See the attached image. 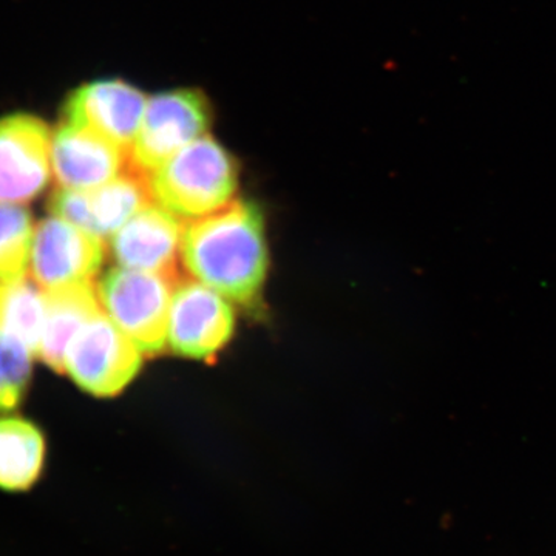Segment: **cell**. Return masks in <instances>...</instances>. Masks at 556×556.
Segmentation results:
<instances>
[{
	"label": "cell",
	"mask_w": 556,
	"mask_h": 556,
	"mask_svg": "<svg viewBox=\"0 0 556 556\" xmlns=\"http://www.w3.org/2000/svg\"><path fill=\"white\" fill-rule=\"evenodd\" d=\"M237 182L236 160L207 135L149 174L153 201L178 218L189 219L206 217L228 206Z\"/></svg>",
	"instance_id": "2"
},
{
	"label": "cell",
	"mask_w": 556,
	"mask_h": 556,
	"mask_svg": "<svg viewBox=\"0 0 556 556\" xmlns=\"http://www.w3.org/2000/svg\"><path fill=\"white\" fill-rule=\"evenodd\" d=\"M43 325L46 300L38 285L25 278L0 285V334L20 340L38 356Z\"/></svg>",
	"instance_id": "15"
},
{
	"label": "cell",
	"mask_w": 556,
	"mask_h": 556,
	"mask_svg": "<svg viewBox=\"0 0 556 556\" xmlns=\"http://www.w3.org/2000/svg\"><path fill=\"white\" fill-rule=\"evenodd\" d=\"M211 105L199 90L163 91L150 98L130 148L131 167L149 175L211 126Z\"/></svg>",
	"instance_id": "5"
},
{
	"label": "cell",
	"mask_w": 556,
	"mask_h": 556,
	"mask_svg": "<svg viewBox=\"0 0 556 556\" xmlns=\"http://www.w3.org/2000/svg\"><path fill=\"white\" fill-rule=\"evenodd\" d=\"M46 325L39 356L54 371L64 372L68 343L87 321L102 313L98 289L91 281L43 291Z\"/></svg>",
	"instance_id": "13"
},
{
	"label": "cell",
	"mask_w": 556,
	"mask_h": 556,
	"mask_svg": "<svg viewBox=\"0 0 556 556\" xmlns=\"http://www.w3.org/2000/svg\"><path fill=\"white\" fill-rule=\"evenodd\" d=\"M149 175L129 167L118 178L90 190L62 189L50 201L51 214L94 236L112 237L152 203Z\"/></svg>",
	"instance_id": "8"
},
{
	"label": "cell",
	"mask_w": 556,
	"mask_h": 556,
	"mask_svg": "<svg viewBox=\"0 0 556 556\" xmlns=\"http://www.w3.org/2000/svg\"><path fill=\"white\" fill-rule=\"evenodd\" d=\"M148 101L126 80H94L70 94L64 105L65 123L94 131L130 152Z\"/></svg>",
	"instance_id": "10"
},
{
	"label": "cell",
	"mask_w": 556,
	"mask_h": 556,
	"mask_svg": "<svg viewBox=\"0 0 556 556\" xmlns=\"http://www.w3.org/2000/svg\"><path fill=\"white\" fill-rule=\"evenodd\" d=\"M35 230L30 212L22 204L0 201V281L21 280L31 266Z\"/></svg>",
	"instance_id": "16"
},
{
	"label": "cell",
	"mask_w": 556,
	"mask_h": 556,
	"mask_svg": "<svg viewBox=\"0 0 556 556\" xmlns=\"http://www.w3.org/2000/svg\"><path fill=\"white\" fill-rule=\"evenodd\" d=\"M236 317L228 300L197 280H181L172 299L167 345L181 357H214L229 342Z\"/></svg>",
	"instance_id": "7"
},
{
	"label": "cell",
	"mask_w": 556,
	"mask_h": 556,
	"mask_svg": "<svg viewBox=\"0 0 556 556\" xmlns=\"http://www.w3.org/2000/svg\"><path fill=\"white\" fill-rule=\"evenodd\" d=\"M51 166L62 189H97L129 169L130 152L94 131L64 123L53 135Z\"/></svg>",
	"instance_id": "12"
},
{
	"label": "cell",
	"mask_w": 556,
	"mask_h": 556,
	"mask_svg": "<svg viewBox=\"0 0 556 556\" xmlns=\"http://www.w3.org/2000/svg\"><path fill=\"white\" fill-rule=\"evenodd\" d=\"M104 258V240L65 219L53 215L36 229L31 273L46 291L93 280Z\"/></svg>",
	"instance_id": "9"
},
{
	"label": "cell",
	"mask_w": 556,
	"mask_h": 556,
	"mask_svg": "<svg viewBox=\"0 0 556 556\" xmlns=\"http://www.w3.org/2000/svg\"><path fill=\"white\" fill-rule=\"evenodd\" d=\"M50 129L28 113L0 119V201L24 204L36 199L51 175Z\"/></svg>",
	"instance_id": "6"
},
{
	"label": "cell",
	"mask_w": 556,
	"mask_h": 556,
	"mask_svg": "<svg viewBox=\"0 0 556 556\" xmlns=\"http://www.w3.org/2000/svg\"><path fill=\"white\" fill-rule=\"evenodd\" d=\"M179 276L146 270L110 269L98 287L102 309L142 354H159L167 345L172 299Z\"/></svg>",
	"instance_id": "3"
},
{
	"label": "cell",
	"mask_w": 556,
	"mask_h": 556,
	"mask_svg": "<svg viewBox=\"0 0 556 556\" xmlns=\"http://www.w3.org/2000/svg\"><path fill=\"white\" fill-rule=\"evenodd\" d=\"M141 364L142 353L138 346L108 314L100 313L68 343L64 371L87 393L112 397L129 386Z\"/></svg>",
	"instance_id": "4"
},
{
	"label": "cell",
	"mask_w": 556,
	"mask_h": 556,
	"mask_svg": "<svg viewBox=\"0 0 556 556\" xmlns=\"http://www.w3.org/2000/svg\"><path fill=\"white\" fill-rule=\"evenodd\" d=\"M181 262L189 276L237 303L257 299L269 254L262 212L249 201H230L182 228Z\"/></svg>",
	"instance_id": "1"
},
{
	"label": "cell",
	"mask_w": 556,
	"mask_h": 556,
	"mask_svg": "<svg viewBox=\"0 0 556 556\" xmlns=\"http://www.w3.org/2000/svg\"><path fill=\"white\" fill-rule=\"evenodd\" d=\"M33 356L20 340L0 334V413L20 407L30 382Z\"/></svg>",
	"instance_id": "17"
},
{
	"label": "cell",
	"mask_w": 556,
	"mask_h": 556,
	"mask_svg": "<svg viewBox=\"0 0 556 556\" xmlns=\"http://www.w3.org/2000/svg\"><path fill=\"white\" fill-rule=\"evenodd\" d=\"M47 438L31 420L0 419V492L25 495L42 481L47 468Z\"/></svg>",
	"instance_id": "14"
},
{
	"label": "cell",
	"mask_w": 556,
	"mask_h": 556,
	"mask_svg": "<svg viewBox=\"0 0 556 556\" xmlns=\"http://www.w3.org/2000/svg\"><path fill=\"white\" fill-rule=\"evenodd\" d=\"M182 228L177 215L150 203L113 233V258L121 268L178 276Z\"/></svg>",
	"instance_id": "11"
}]
</instances>
